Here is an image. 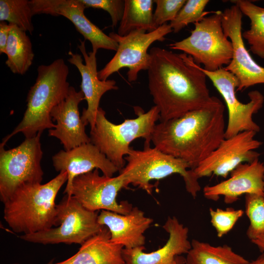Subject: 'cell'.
<instances>
[{"mask_svg": "<svg viewBox=\"0 0 264 264\" xmlns=\"http://www.w3.org/2000/svg\"><path fill=\"white\" fill-rule=\"evenodd\" d=\"M149 53L148 87L160 121L180 117L212 101L207 76L191 56L159 47H153Z\"/></svg>", "mask_w": 264, "mask_h": 264, "instance_id": "6da1fadb", "label": "cell"}, {"mask_svg": "<svg viewBox=\"0 0 264 264\" xmlns=\"http://www.w3.org/2000/svg\"><path fill=\"white\" fill-rule=\"evenodd\" d=\"M11 24L4 21L0 22V54L5 53V49Z\"/></svg>", "mask_w": 264, "mask_h": 264, "instance_id": "d6a6232c", "label": "cell"}, {"mask_svg": "<svg viewBox=\"0 0 264 264\" xmlns=\"http://www.w3.org/2000/svg\"><path fill=\"white\" fill-rule=\"evenodd\" d=\"M62 172L45 184L28 183L18 187L3 203V218L13 232L29 234L56 226L55 199L67 182Z\"/></svg>", "mask_w": 264, "mask_h": 264, "instance_id": "3957f363", "label": "cell"}, {"mask_svg": "<svg viewBox=\"0 0 264 264\" xmlns=\"http://www.w3.org/2000/svg\"><path fill=\"white\" fill-rule=\"evenodd\" d=\"M186 264H249L243 257L225 244L214 246L193 239L191 248L186 254Z\"/></svg>", "mask_w": 264, "mask_h": 264, "instance_id": "cb8c5ba5", "label": "cell"}, {"mask_svg": "<svg viewBox=\"0 0 264 264\" xmlns=\"http://www.w3.org/2000/svg\"><path fill=\"white\" fill-rule=\"evenodd\" d=\"M209 213L211 223L216 230L218 237L221 238L233 228L237 221L243 216L244 212L241 209L217 208L215 210L210 208Z\"/></svg>", "mask_w": 264, "mask_h": 264, "instance_id": "f546056e", "label": "cell"}, {"mask_svg": "<svg viewBox=\"0 0 264 264\" xmlns=\"http://www.w3.org/2000/svg\"><path fill=\"white\" fill-rule=\"evenodd\" d=\"M125 160L127 163L118 175L123 179L125 187L132 184L151 194L154 186L150 181L177 174L183 177L186 191L194 198L201 190L199 178L186 162L154 147L145 146L142 150L131 148Z\"/></svg>", "mask_w": 264, "mask_h": 264, "instance_id": "8992f818", "label": "cell"}, {"mask_svg": "<svg viewBox=\"0 0 264 264\" xmlns=\"http://www.w3.org/2000/svg\"><path fill=\"white\" fill-rule=\"evenodd\" d=\"M245 211L250 221L246 235L252 241L264 234V196L245 195Z\"/></svg>", "mask_w": 264, "mask_h": 264, "instance_id": "83f0119b", "label": "cell"}, {"mask_svg": "<svg viewBox=\"0 0 264 264\" xmlns=\"http://www.w3.org/2000/svg\"><path fill=\"white\" fill-rule=\"evenodd\" d=\"M125 187L119 175L101 176L99 169H95L74 179L71 196L89 211L107 210L125 215L131 211L132 204L127 201H117L118 192Z\"/></svg>", "mask_w": 264, "mask_h": 264, "instance_id": "7c38bea8", "label": "cell"}, {"mask_svg": "<svg viewBox=\"0 0 264 264\" xmlns=\"http://www.w3.org/2000/svg\"></svg>", "mask_w": 264, "mask_h": 264, "instance_id": "74e56055", "label": "cell"}, {"mask_svg": "<svg viewBox=\"0 0 264 264\" xmlns=\"http://www.w3.org/2000/svg\"><path fill=\"white\" fill-rule=\"evenodd\" d=\"M208 0H188L170 25L175 33H177L191 23L201 20L212 12L204 11Z\"/></svg>", "mask_w": 264, "mask_h": 264, "instance_id": "f1b7e54d", "label": "cell"}, {"mask_svg": "<svg viewBox=\"0 0 264 264\" xmlns=\"http://www.w3.org/2000/svg\"><path fill=\"white\" fill-rule=\"evenodd\" d=\"M156 8L153 21L156 28L173 21L186 2V0H154Z\"/></svg>", "mask_w": 264, "mask_h": 264, "instance_id": "4dcf8cb0", "label": "cell"}, {"mask_svg": "<svg viewBox=\"0 0 264 264\" xmlns=\"http://www.w3.org/2000/svg\"><path fill=\"white\" fill-rule=\"evenodd\" d=\"M153 221L137 207L125 215L101 210L98 216V223L109 230L111 241L127 249L144 246V233Z\"/></svg>", "mask_w": 264, "mask_h": 264, "instance_id": "44dd1931", "label": "cell"}, {"mask_svg": "<svg viewBox=\"0 0 264 264\" xmlns=\"http://www.w3.org/2000/svg\"><path fill=\"white\" fill-rule=\"evenodd\" d=\"M242 13L236 5L222 12V26L231 41L233 54L228 65L224 68L233 73L239 85L236 91L258 84H264V67L258 64L246 49L242 37Z\"/></svg>", "mask_w": 264, "mask_h": 264, "instance_id": "5bb4252c", "label": "cell"}, {"mask_svg": "<svg viewBox=\"0 0 264 264\" xmlns=\"http://www.w3.org/2000/svg\"><path fill=\"white\" fill-rule=\"evenodd\" d=\"M251 241L253 243L255 244L262 252H264V234L258 236Z\"/></svg>", "mask_w": 264, "mask_h": 264, "instance_id": "836d02e7", "label": "cell"}, {"mask_svg": "<svg viewBox=\"0 0 264 264\" xmlns=\"http://www.w3.org/2000/svg\"><path fill=\"white\" fill-rule=\"evenodd\" d=\"M134 109L136 118L127 119L115 124L106 118L105 111L100 107L94 127L90 129V142L119 171L126 165L124 156L129 153L132 141L143 138L145 146H150L154 127L160 119L159 111L155 106L146 112L140 107Z\"/></svg>", "mask_w": 264, "mask_h": 264, "instance_id": "5b68a950", "label": "cell"}, {"mask_svg": "<svg viewBox=\"0 0 264 264\" xmlns=\"http://www.w3.org/2000/svg\"><path fill=\"white\" fill-rule=\"evenodd\" d=\"M257 132L244 131L224 138L219 146L193 170L199 178L212 175L226 178L237 167L259 158L256 150L262 142L255 137Z\"/></svg>", "mask_w": 264, "mask_h": 264, "instance_id": "4fadbf2b", "label": "cell"}, {"mask_svg": "<svg viewBox=\"0 0 264 264\" xmlns=\"http://www.w3.org/2000/svg\"><path fill=\"white\" fill-rule=\"evenodd\" d=\"M175 264H186L185 258L181 255L177 256Z\"/></svg>", "mask_w": 264, "mask_h": 264, "instance_id": "d590c367", "label": "cell"}, {"mask_svg": "<svg viewBox=\"0 0 264 264\" xmlns=\"http://www.w3.org/2000/svg\"><path fill=\"white\" fill-rule=\"evenodd\" d=\"M5 53V64L14 74H24L31 66L34 58L32 44L26 32L10 23Z\"/></svg>", "mask_w": 264, "mask_h": 264, "instance_id": "603a6c76", "label": "cell"}, {"mask_svg": "<svg viewBox=\"0 0 264 264\" xmlns=\"http://www.w3.org/2000/svg\"><path fill=\"white\" fill-rule=\"evenodd\" d=\"M172 32L170 24L165 23L148 33L141 30L133 31L125 36L110 33L109 36L118 43V47L112 58L98 71L99 78L106 81L111 74L127 67L128 81H135L139 71L148 69L151 61L148 52L149 47L156 41H164L165 37Z\"/></svg>", "mask_w": 264, "mask_h": 264, "instance_id": "30bf717a", "label": "cell"}, {"mask_svg": "<svg viewBox=\"0 0 264 264\" xmlns=\"http://www.w3.org/2000/svg\"><path fill=\"white\" fill-rule=\"evenodd\" d=\"M53 260H51L50 261H49L48 263H47L46 264H53Z\"/></svg>", "mask_w": 264, "mask_h": 264, "instance_id": "8d00e7d4", "label": "cell"}, {"mask_svg": "<svg viewBox=\"0 0 264 264\" xmlns=\"http://www.w3.org/2000/svg\"><path fill=\"white\" fill-rule=\"evenodd\" d=\"M230 174L229 178L205 186L203 190L204 196L208 199L217 200L222 196L225 203L231 204L244 194L264 196V163L259 158L241 164Z\"/></svg>", "mask_w": 264, "mask_h": 264, "instance_id": "d6986e66", "label": "cell"}, {"mask_svg": "<svg viewBox=\"0 0 264 264\" xmlns=\"http://www.w3.org/2000/svg\"><path fill=\"white\" fill-rule=\"evenodd\" d=\"M41 134L25 138L19 145L9 150L0 146V199L3 203L21 185L42 182Z\"/></svg>", "mask_w": 264, "mask_h": 264, "instance_id": "9c48e42d", "label": "cell"}, {"mask_svg": "<svg viewBox=\"0 0 264 264\" xmlns=\"http://www.w3.org/2000/svg\"><path fill=\"white\" fill-rule=\"evenodd\" d=\"M34 15L47 14L62 16L68 19L76 29L88 40L92 45V51L99 49L116 51L118 43L106 35L85 16L86 8L81 0H30Z\"/></svg>", "mask_w": 264, "mask_h": 264, "instance_id": "9a60e30c", "label": "cell"}, {"mask_svg": "<svg viewBox=\"0 0 264 264\" xmlns=\"http://www.w3.org/2000/svg\"><path fill=\"white\" fill-rule=\"evenodd\" d=\"M249 264H264V252Z\"/></svg>", "mask_w": 264, "mask_h": 264, "instance_id": "e575fe53", "label": "cell"}, {"mask_svg": "<svg viewBox=\"0 0 264 264\" xmlns=\"http://www.w3.org/2000/svg\"><path fill=\"white\" fill-rule=\"evenodd\" d=\"M224 106L217 97L204 107L156 124L154 147L186 162L194 170L225 138Z\"/></svg>", "mask_w": 264, "mask_h": 264, "instance_id": "7a4b0ae2", "label": "cell"}, {"mask_svg": "<svg viewBox=\"0 0 264 264\" xmlns=\"http://www.w3.org/2000/svg\"><path fill=\"white\" fill-rule=\"evenodd\" d=\"M199 67L212 81L226 105L228 117L225 138L244 131L258 132L260 127L254 121L253 116L263 106L264 96L262 93L258 90L251 91L248 94L249 102L242 103L236 95L239 82L233 73L224 67L214 71L205 70L200 66Z\"/></svg>", "mask_w": 264, "mask_h": 264, "instance_id": "8fae6325", "label": "cell"}, {"mask_svg": "<svg viewBox=\"0 0 264 264\" xmlns=\"http://www.w3.org/2000/svg\"><path fill=\"white\" fill-rule=\"evenodd\" d=\"M69 68L62 58L38 67L35 83L27 94L22 119L12 132L3 138L0 146H4L18 133H22L25 138H30L56 127L50 113L68 93L70 87L67 80Z\"/></svg>", "mask_w": 264, "mask_h": 264, "instance_id": "277c9868", "label": "cell"}, {"mask_svg": "<svg viewBox=\"0 0 264 264\" xmlns=\"http://www.w3.org/2000/svg\"><path fill=\"white\" fill-rule=\"evenodd\" d=\"M33 16L28 0H0V22H7L32 34Z\"/></svg>", "mask_w": 264, "mask_h": 264, "instance_id": "4316f807", "label": "cell"}, {"mask_svg": "<svg viewBox=\"0 0 264 264\" xmlns=\"http://www.w3.org/2000/svg\"><path fill=\"white\" fill-rule=\"evenodd\" d=\"M221 15V11H215L194 23L189 36L169 44V47L190 55L196 64L203 65L202 68L208 71L227 66L232 59L233 48L223 31Z\"/></svg>", "mask_w": 264, "mask_h": 264, "instance_id": "52a82bcc", "label": "cell"}, {"mask_svg": "<svg viewBox=\"0 0 264 264\" xmlns=\"http://www.w3.org/2000/svg\"><path fill=\"white\" fill-rule=\"evenodd\" d=\"M153 0H125L117 34L125 36L138 30L151 32L156 28L153 21Z\"/></svg>", "mask_w": 264, "mask_h": 264, "instance_id": "d4e9b609", "label": "cell"}, {"mask_svg": "<svg viewBox=\"0 0 264 264\" xmlns=\"http://www.w3.org/2000/svg\"><path fill=\"white\" fill-rule=\"evenodd\" d=\"M231 1L238 6L250 22V28L242 32L243 39L247 41L253 54L264 59V7L248 0Z\"/></svg>", "mask_w": 264, "mask_h": 264, "instance_id": "484cf974", "label": "cell"}, {"mask_svg": "<svg viewBox=\"0 0 264 264\" xmlns=\"http://www.w3.org/2000/svg\"><path fill=\"white\" fill-rule=\"evenodd\" d=\"M56 226L46 230L19 236L22 240L43 244H82L99 232L98 211L84 207L72 196L66 195L57 204Z\"/></svg>", "mask_w": 264, "mask_h": 264, "instance_id": "ba28073f", "label": "cell"}, {"mask_svg": "<svg viewBox=\"0 0 264 264\" xmlns=\"http://www.w3.org/2000/svg\"><path fill=\"white\" fill-rule=\"evenodd\" d=\"M83 100V92L70 86L66 97L50 113L52 121L56 124L54 128L48 131V135L58 139L64 150L90 142L79 111V105Z\"/></svg>", "mask_w": 264, "mask_h": 264, "instance_id": "ac0fdd59", "label": "cell"}, {"mask_svg": "<svg viewBox=\"0 0 264 264\" xmlns=\"http://www.w3.org/2000/svg\"><path fill=\"white\" fill-rule=\"evenodd\" d=\"M53 165L57 172H66L67 180L64 193L71 196L74 179L95 169L109 177L119 169L91 142L83 144L68 151L60 150L52 156Z\"/></svg>", "mask_w": 264, "mask_h": 264, "instance_id": "e0dca14e", "label": "cell"}, {"mask_svg": "<svg viewBox=\"0 0 264 264\" xmlns=\"http://www.w3.org/2000/svg\"><path fill=\"white\" fill-rule=\"evenodd\" d=\"M163 228L169 234L168 240L163 247L150 253L144 251V246L124 248L125 264H175L177 256L187 254L191 248L188 227L174 216L168 217Z\"/></svg>", "mask_w": 264, "mask_h": 264, "instance_id": "ffe728a7", "label": "cell"}, {"mask_svg": "<svg viewBox=\"0 0 264 264\" xmlns=\"http://www.w3.org/2000/svg\"><path fill=\"white\" fill-rule=\"evenodd\" d=\"M124 247L112 242L108 228L101 231L82 244L74 255L53 264H125Z\"/></svg>", "mask_w": 264, "mask_h": 264, "instance_id": "7402d4cb", "label": "cell"}, {"mask_svg": "<svg viewBox=\"0 0 264 264\" xmlns=\"http://www.w3.org/2000/svg\"><path fill=\"white\" fill-rule=\"evenodd\" d=\"M80 41L78 48L84 57V63L82 55L70 51L68 52L70 57L67 61L77 68L81 74V90L87 103V108L83 109L81 117L85 125H89L90 129H92L100 108L101 97L107 91L118 89V87L114 80L102 81L99 78L97 68V52L92 51L87 53L85 40Z\"/></svg>", "mask_w": 264, "mask_h": 264, "instance_id": "2e32d148", "label": "cell"}, {"mask_svg": "<svg viewBox=\"0 0 264 264\" xmlns=\"http://www.w3.org/2000/svg\"><path fill=\"white\" fill-rule=\"evenodd\" d=\"M86 8L100 9L110 15L112 26L115 27L120 22L124 12L125 0H81Z\"/></svg>", "mask_w": 264, "mask_h": 264, "instance_id": "1f68e13d", "label": "cell"}]
</instances>
